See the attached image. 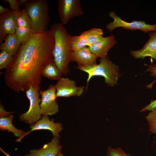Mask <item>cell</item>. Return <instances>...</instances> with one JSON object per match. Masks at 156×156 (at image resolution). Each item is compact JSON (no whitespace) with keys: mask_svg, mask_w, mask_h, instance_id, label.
Instances as JSON below:
<instances>
[{"mask_svg":"<svg viewBox=\"0 0 156 156\" xmlns=\"http://www.w3.org/2000/svg\"><path fill=\"white\" fill-rule=\"evenodd\" d=\"M106 156H132L126 153L120 148H113L109 146L107 148Z\"/></svg>","mask_w":156,"mask_h":156,"instance_id":"25","label":"cell"},{"mask_svg":"<svg viewBox=\"0 0 156 156\" xmlns=\"http://www.w3.org/2000/svg\"><path fill=\"white\" fill-rule=\"evenodd\" d=\"M57 156H64L62 153L61 151L59 152L57 154Z\"/></svg>","mask_w":156,"mask_h":156,"instance_id":"33","label":"cell"},{"mask_svg":"<svg viewBox=\"0 0 156 156\" xmlns=\"http://www.w3.org/2000/svg\"><path fill=\"white\" fill-rule=\"evenodd\" d=\"M50 30L54 40L53 61L62 74L66 75L69 72L68 64L73 52L70 43L71 36L61 23L52 25Z\"/></svg>","mask_w":156,"mask_h":156,"instance_id":"2","label":"cell"},{"mask_svg":"<svg viewBox=\"0 0 156 156\" xmlns=\"http://www.w3.org/2000/svg\"><path fill=\"white\" fill-rule=\"evenodd\" d=\"M31 130L26 133L23 136L16 140L17 142H20L24 136L33 131L41 129L50 130L54 136L59 137V133L63 129L62 125L59 123H55L53 119L50 120L47 116H43L40 120H39L30 127Z\"/></svg>","mask_w":156,"mask_h":156,"instance_id":"11","label":"cell"},{"mask_svg":"<svg viewBox=\"0 0 156 156\" xmlns=\"http://www.w3.org/2000/svg\"><path fill=\"white\" fill-rule=\"evenodd\" d=\"M117 43L115 36L104 37L101 40L89 47L92 53L101 59L106 57L109 49Z\"/></svg>","mask_w":156,"mask_h":156,"instance_id":"14","label":"cell"},{"mask_svg":"<svg viewBox=\"0 0 156 156\" xmlns=\"http://www.w3.org/2000/svg\"><path fill=\"white\" fill-rule=\"evenodd\" d=\"M41 97L40 104L41 115H52L58 111V104L56 101V89L55 85H51L45 90H39Z\"/></svg>","mask_w":156,"mask_h":156,"instance_id":"8","label":"cell"},{"mask_svg":"<svg viewBox=\"0 0 156 156\" xmlns=\"http://www.w3.org/2000/svg\"><path fill=\"white\" fill-rule=\"evenodd\" d=\"M28 0H17L20 6L23 5Z\"/></svg>","mask_w":156,"mask_h":156,"instance_id":"31","label":"cell"},{"mask_svg":"<svg viewBox=\"0 0 156 156\" xmlns=\"http://www.w3.org/2000/svg\"><path fill=\"white\" fill-rule=\"evenodd\" d=\"M0 150L1 151V152H2L6 156H10V155L9 154L6 153L3 150L1 147L0 148ZM17 156H20L17 155Z\"/></svg>","mask_w":156,"mask_h":156,"instance_id":"32","label":"cell"},{"mask_svg":"<svg viewBox=\"0 0 156 156\" xmlns=\"http://www.w3.org/2000/svg\"><path fill=\"white\" fill-rule=\"evenodd\" d=\"M3 1L5 2H8L10 4L9 7L12 10L19 12L21 11L20 5L18 1L16 0H4Z\"/></svg>","mask_w":156,"mask_h":156,"instance_id":"27","label":"cell"},{"mask_svg":"<svg viewBox=\"0 0 156 156\" xmlns=\"http://www.w3.org/2000/svg\"><path fill=\"white\" fill-rule=\"evenodd\" d=\"M13 56L5 50H1L0 53V69H6L11 63Z\"/></svg>","mask_w":156,"mask_h":156,"instance_id":"22","label":"cell"},{"mask_svg":"<svg viewBox=\"0 0 156 156\" xmlns=\"http://www.w3.org/2000/svg\"><path fill=\"white\" fill-rule=\"evenodd\" d=\"M58 15L61 23L64 25L72 18L84 13L79 0H58Z\"/></svg>","mask_w":156,"mask_h":156,"instance_id":"7","label":"cell"},{"mask_svg":"<svg viewBox=\"0 0 156 156\" xmlns=\"http://www.w3.org/2000/svg\"><path fill=\"white\" fill-rule=\"evenodd\" d=\"M62 75L54 61L47 64L42 72V76L53 80H58Z\"/></svg>","mask_w":156,"mask_h":156,"instance_id":"19","label":"cell"},{"mask_svg":"<svg viewBox=\"0 0 156 156\" xmlns=\"http://www.w3.org/2000/svg\"><path fill=\"white\" fill-rule=\"evenodd\" d=\"M156 109V100L151 101L150 103L143 107L140 112L146 110L153 111Z\"/></svg>","mask_w":156,"mask_h":156,"instance_id":"28","label":"cell"},{"mask_svg":"<svg viewBox=\"0 0 156 156\" xmlns=\"http://www.w3.org/2000/svg\"><path fill=\"white\" fill-rule=\"evenodd\" d=\"M59 137L54 136L50 142H48L38 149L30 151V153L25 156H57L61 151L62 146L60 144Z\"/></svg>","mask_w":156,"mask_h":156,"instance_id":"15","label":"cell"},{"mask_svg":"<svg viewBox=\"0 0 156 156\" xmlns=\"http://www.w3.org/2000/svg\"><path fill=\"white\" fill-rule=\"evenodd\" d=\"M10 9L9 7L8 8H5L2 5H0V14H1Z\"/></svg>","mask_w":156,"mask_h":156,"instance_id":"30","label":"cell"},{"mask_svg":"<svg viewBox=\"0 0 156 156\" xmlns=\"http://www.w3.org/2000/svg\"><path fill=\"white\" fill-rule=\"evenodd\" d=\"M149 125V130L156 134V109L151 111L146 117Z\"/></svg>","mask_w":156,"mask_h":156,"instance_id":"23","label":"cell"},{"mask_svg":"<svg viewBox=\"0 0 156 156\" xmlns=\"http://www.w3.org/2000/svg\"><path fill=\"white\" fill-rule=\"evenodd\" d=\"M14 33L21 45L26 43L33 34L31 28L18 27H17Z\"/></svg>","mask_w":156,"mask_h":156,"instance_id":"20","label":"cell"},{"mask_svg":"<svg viewBox=\"0 0 156 156\" xmlns=\"http://www.w3.org/2000/svg\"><path fill=\"white\" fill-rule=\"evenodd\" d=\"M18 12L11 9L0 14V42L7 36L14 33L17 28L16 18Z\"/></svg>","mask_w":156,"mask_h":156,"instance_id":"10","label":"cell"},{"mask_svg":"<svg viewBox=\"0 0 156 156\" xmlns=\"http://www.w3.org/2000/svg\"><path fill=\"white\" fill-rule=\"evenodd\" d=\"M148 35L149 38L148 40L141 49L130 51L133 57L142 59L150 57L156 60V32L151 31Z\"/></svg>","mask_w":156,"mask_h":156,"instance_id":"13","label":"cell"},{"mask_svg":"<svg viewBox=\"0 0 156 156\" xmlns=\"http://www.w3.org/2000/svg\"><path fill=\"white\" fill-rule=\"evenodd\" d=\"M17 26L32 28L31 19L24 9L18 12L16 18Z\"/></svg>","mask_w":156,"mask_h":156,"instance_id":"21","label":"cell"},{"mask_svg":"<svg viewBox=\"0 0 156 156\" xmlns=\"http://www.w3.org/2000/svg\"><path fill=\"white\" fill-rule=\"evenodd\" d=\"M11 112H8L4 109L3 107L0 105V117H5L8 115Z\"/></svg>","mask_w":156,"mask_h":156,"instance_id":"29","label":"cell"},{"mask_svg":"<svg viewBox=\"0 0 156 156\" xmlns=\"http://www.w3.org/2000/svg\"><path fill=\"white\" fill-rule=\"evenodd\" d=\"M77 68L88 74V83L93 76H101L104 77L105 82L109 86H112L117 83L120 76L118 67L111 61L107 56L101 59L99 64Z\"/></svg>","mask_w":156,"mask_h":156,"instance_id":"4","label":"cell"},{"mask_svg":"<svg viewBox=\"0 0 156 156\" xmlns=\"http://www.w3.org/2000/svg\"><path fill=\"white\" fill-rule=\"evenodd\" d=\"M97 57L90 51L89 47L73 51L71 61L75 62L77 64V68L90 66L96 64Z\"/></svg>","mask_w":156,"mask_h":156,"instance_id":"12","label":"cell"},{"mask_svg":"<svg viewBox=\"0 0 156 156\" xmlns=\"http://www.w3.org/2000/svg\"><path fill=\"white\" fill-rule=\"evenodd\" d=\"M23 6L31 19L33 34L48 30L50 19L47 0H28Z\"/></svg>","mask_w":156,"mask_h":156,"instance_id":"3","label":"cell"},{"mask_svg":"<svg viewBox=\"0 0 156 156\" xmlns=\"http://www.w3.org/2000/svg\"><path fill=\"white\" fill-rule=\"evenodd\" d=\"M39 89L31 86L25 92L27 97L30 101L28 110L19 116L21 120L32 125L41 118V114L40 103L41 99L40 98Z\"/></svg>","mask_w":156,"mask_h":156,"instance_id":"5","label":"cell"},{"mask_svg":"<svg viewBox=\"0 0 156 156\" xmlns=\"http://www.w3.org/2000/svg\"><path fill=\"white\" fill-rule=\"evenodd\" d=\"M103 32L101 29L99 31L90 36L87 41V46L89 47L95 43L101 40L103 38Z\"/></svg>","mask_w":156,"mask_h":156,"instance_id":"24","label":"cell"},{"mask_svg":"<svg viewBox=\"0 0 156 156\" xmlns=\"http://www.w3.org/2000/svg\"><path fill=\"white\" fill-rule=\"evenodd\" d=\"M57 97L79 96L84 91V86L78 87L76 83L68 78L61 77L55 85Z\"/></svg>","mask_w":156,"mask_h":156,"instance_id":"9","label":"cell"},{"mask_svg":"<svg viewBox=\"0 0 156 156\" xmlns=\"http://www.w3.org/2000/svg\"><path fill=\"white\" fill-rule=\"evenodd\" d=\"M14 117L12 114L8 116L0 117V129L2 131L7 130L8 132H12L16 137L20 138L26 133L22 130L17 129L13 126L12 121Z\"/></svg>","mask_w":156,"mask_h":156,"instance_id":"18","label":"cell"},{"mask_svg":"<svg viewBox=\"0 0 156 156\" xmlns=\"http://www.w3.org/2000/svg\"><path fill=\"white\" fill-rule=\"evenodd\" d=\"M109 16L114 20L113 22L109 23L106 26V29L109 32L112 31L115 29L119 27L131 30H140L145 34L150 31L156 32V24H147L144 21H140L127 22L122 19L113 11L109 12Z\"/></svg>","mask_w":156,"mask_h":156,"instance_id":"6","label":"cell"},{"mask_svg":"<svg viewBox=\"0 0 156 156\" xmlns=\"http://www.w3.org/2000/svg\"><path fill=\"white\" fill-rule=\"evenodd\" d=\"M21 45L15 33L8 35L3 42L1 43L0 50H5L13 56L20 49Z\"/></svg>","mask_w":156,"mask_h":156,"instance_id":"17","label":"cell"},{"mask_svg":"<svg viewBox=\"0 0 156 156\" xmlns=\"http://www.w3.org/2000/svg\"><path fill=\"white\" fill-rule=\"evenodd\" d=\"M54 46L51 30L33 34L21 45L6 69L4 79L6 85L16 92H25L31 86L39 90L44 68L54 61Z\"/></svg>","mask_w":156,"mask_h":156,"instance_id":"1","label":"cell"},{"mask_svg":"<svg viewBox=\"0 0 156 156\" xmlns=\"http://www.w3.org/2000/svg\"><path fill=\"white\" fill-rule=\"evenodd\" d=\"M101 29L94 28L83 31L79 36H71L70 43L73 51L79 50L86 47L88 37L91 35L99 31Z\"/></svg>","mask_w":156,"mask_h":156,"instance_id":"16","label":"cell"},{"mask_svg":"<svg viewBox=\"0 0 156 156\" xmlns=\"http://www.w3.org/2000/svg\"><path fill=\"white\" fill-rule=\"evenodd\" d=\"M151 65H147L148 68L146 71H148L150 73V75L154 76L155 78V80L151 84L148 85L146 87L149 88H151L153 83L156 81V64H153V62L151 61Z\"/></svg>","mask_w":156,"mask_h":156,"instance_id":"26","label":"cell"}]
</instances>
